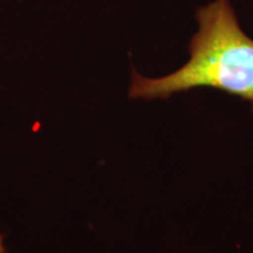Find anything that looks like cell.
I'll return each instance as SVG.
<instances>
[{"label": "cell", "mask_w": 253, "mask_h": 253, "mask_svg": "<svg viewBox=\"0 0 253 253\" xmlns=\"http://www.w3.org/2000/svg\"><path fill=\"white\" fill-rule=\"evenodd\" d=\"M199 30L190 41V58L162 78L132 71L131 99H169L181 91L211 87L252 104L253 40L239 26L231 0H212L197 10Z\"/></svg>", "instance_id": "1"}, {"label": "cell", "mask_w": 253, "mask_h": 253, "mask_svg": "<svg viewBox=\"0 0 253 253\" xmlns=\"http://www.w3.org/2000/svg\"><path fill=\"white\" fill-rule=\"evenodd\" d=\"M0 253H6V249H4V244H3V236L0 235Z\"/></svg>", "instance_id": "2"}]
</instances>
